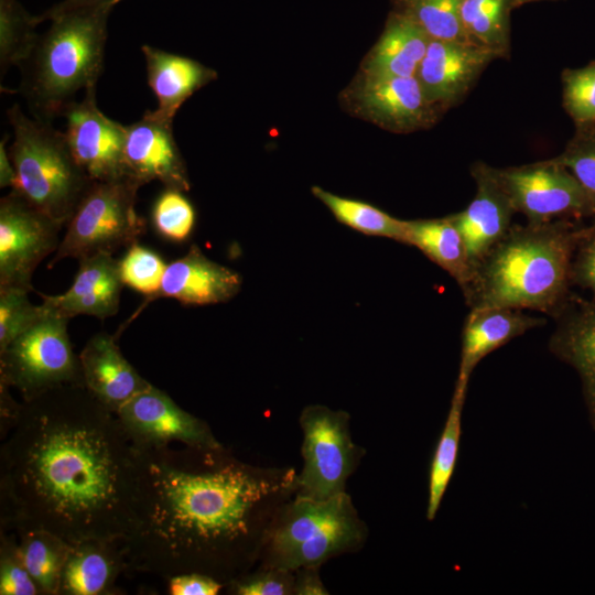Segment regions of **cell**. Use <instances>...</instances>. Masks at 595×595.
Segmentation results:
<instances>
[{
    "instance_id": "cell-46",
    "label": "cell",
    "mask_w": 595,
    "mask_h": 595,
    "mask_svg": "<svg viewBox=\"0 0 595 595\" xmlns=\"http://www.w3.org/2000/svg\"><path fill=\"white\" fill-rule=\"evenodd\" d=\"M593 217H594V223H593V225H592V226H593V227L595 228V216H593Z\"/></svg>"
},
{
    "instance_id": "cell-42",
    "label": "cell",
    "mask_w": 595,
    "mask_h": 595,
    "mask_svg": "<svg viewBox=\"0 0 595 595\" xmlns=\"http://www.w3.org/2000/svg\"><path fill=\"white\" fill-rule=\"evenodd\" d=\"M296 595L328 594L320 576V565L304 566L294 571V591Z\"/></svg>"
},
{
    "instance_id": "cell-37",
    "label": "cell",
    "mask_w": 595,
    "mask_h": 595,
    "mask_svg": "<svg viewBox=\"0 0 595 595\" xmlns=\"http://www.w3.org/2000/svg\"><path fill=\"white\" fill-rule=\"evenodd\" d=\"M554 159L570 171L595 206V129L575 131Z\"/></svg>"
},
{
    "instance_id": "cell-30",
    "label": "cell",
    "mask_w": 595,
    "mask_h": 595,
    "mask_svg": "<svg viewBox=\"0 0 595 595\" xmlns=\"http://www.w3.org/2000/svg\"><path fill=\"white\" fill-rule=\"evenodd\" d=\"M312 193L339 223L368 236L404 244L407 220L398 219L369 203L338 196L318 186H313Z\"/></svg>"
},
{
    "instance_id": "cell-28",
    "label": "cell",
    "mask_w": 595,
    "mask_h": 595,
    "mask_svg": "<svg viewBox=\"0 0 595 595\" xmlns=\"http://www.w3.org/2000/svg\"><path fill=\"white\" fill-rule=\"evenodd\" d=\"M512 0H463L461 20L467 40L494 52L499 58L510 53Z\"/></svg>"
},
{
    "instance_id": "cell-32",
    "label": "cell",
    "mask_w": 595,
    "mask_h": 595,
    "mask_svg": "<svg viewBox=\"0 0 595 595\" xmlns=\"http://www.w3.org/2000/svg\"><path fill=\"white\" fill-rule=\"evenodd\" d=\"M463 0H392L431 40L469 42L461 20ZM470 43V42H469Z\"/></svg>"
},
{
    "instance_id": "cell-2",
    "label": "cell",
    "mask_w": 595,
    "mask_h": 595,
    "mask_svg": "<svg viewBox=\"0 0 595 595\" xmlns=\"http://www.w3.org/2000/svg\"><path fill=\"white\" fill-rule=\"evenodd\" d=\"M293 468H263L224 447L167 445L138 450L126 536L127 572L166 580L209 575L224 585L259 560L278 509L296 494Z\"/></svg>"
},
{
    "instance_id": "cell-40",
    "label": "cell",
    "mask_w": 595,
    "mask_h": 595,
    "mask_svg": "<svg viewBox=\"0 0 595 595\" xmlns=\"http://www.w3.org/2000/svg\"><path fill=\"white\" fill-rule=\"evenodd\" d=\"M593 227V226H592ZM571 280L595 295V228L578 245L571 269Z\"/></svg>"
},
{
    "instance_id": "cell-12",
    "label": "cell",
    "mask_w": 595,
    "mask_h": 595,
    "mask_svg": "<svg viewBox=\"0 0 595 595\" xmlns=\"http://www.w3.org/2000/svg\"><path fill=\"white\" fill-rule=\"evenodd\" d=\"M344 96L357 116L397 133L430 128L441 113L428 100L415 76L376 77L359 73Z\"/></svg>"
},
{
    "instance_id": "cell-26",
    "label": "cell",
    "mask_w": 595,
    "mask_h": 595,
    "mask_svg": "<svg viewBox=\"0 0 595 595\" xmlns=\"http://www.w3.org/2000/svg\"><path fill=\"white\" fill-rule=\"evenodd\" d=\"M404 244L418 248L445 270L462 291L467 286L473 270L464 239L451 215L407 220Z\"/></svg>"
},
{
    "instance_id": "cell-13",
    "label": "cell",
    "mask_w": 595,
    "mask_h": 595,
    "mask_svg": "<svg viewBox=\"0 0 595 595\" xmlns=\"http://www.w3.org/2000/svg\"><path fill=\"white\" fill-rule=\"evenodd\" d=\"M117 414L137 450L167 445L218 448L209 425L150 385L122 404Z\"/></svg>"
},
{
    "instance_id": "cell-23",
    "label": "cell",
    "mask_w": 595,
    "mask_h": 595,
    "mask_svg": "<svg viewBox=\"0 0 595 595\" xmlns=\"http://www.w3.org/2000/svg\"><path fill=\"white\" fill-rule=\"evenodd\" d=\"M71 548L61 574L58 595H110L127 572L120 541L84 540Z\"/></svg>"
},
{
    "instance_id": "cell-10",
    "label": "cell",
    "mask_w": 595,
    "mask_h": 595,
    "mask_svg": "<svg viewBox=\"0 0 595 595\" xmlns=\"http://www.w3.org/2000/svg\"><path fill=\"white\" fill-rule=\"evenodd\" d=\"M494 172L516 213L530 223L595 216V206L580 183L554 158L520 166L494 167Z\"/></svg>"
},
{
    "instance_id": "cell-24",
    "label": "cell",
    "mask_w": 595,
    "mask_h": 595,
    "mask_svg": "<svg viewBox=\"0 0 595 595\" xmlns=\"http://www.w3.org/2000/svg\"><path fill=\"white\" fill-rule=\"evenodd\" d=\"M147 79L158 99L155 113L173 122L180 107L197 90L217 77L199 62L150 45H142Z\"/></svg>"
},
{
    "instance_id": "cell-34",
    "label": "cell",
    "mask_w": 595,
    "mask_h": 595,
    "mask_svg": "<svg viewBox=\"0 0 595 595\" xmlns=\"http://www.w3.org/2000/svg\"><path fill=\"white\" fill-rule=\"evenodd\" d=\"M151 218L155 230L162 237L182 242L193 231L195 209L184 192L164 187L153 203Z\"/></svg>"
},
{
    "instance_id": "cell-22",
    "label": "cell",
    "mask_w": 595,
    "mask_h": 595,
    "mask_svg": "<svg viewBox=\"0 0 595 595\" xmlns=\"http://www.w3.org/2000/svg\"><path fill=\"white\" fill-rule=\"evenodd\" d=\"M549 348L578 374L592 428L595 430V304L569 301L555 315Z\"/></svg>"
},
{
    "instance_id": "cell-27",
    "label": "cell",
    "mask_w": 595,
    "mask_h": 595,
    "mask_svg": "<svg viewBox=\"0 0 595 595\" xmlns=\"http://www.w3.org/2000/svg\"><path fill=\"white\" fill-rule=\"evenodd\" d=\"M17 554L36 583L40 594L58 595L61 574L71 544L43 530H17Z\"/></svg>"
},
{
    "instance_id": "cell-20",
    "label": "cell",
    "mask_w": 595,
    "mask_h": 595,
    "mask_svg": "<svg viewBox=\"0 0 595 595\" xmlns=\"http://www.w3.org/2000/svg\"><path fill=\"white\" fill-rule=\"evenodd\" d=\"M545 323L543 317L531 316L517 309H472L462 332L461 361L454 390L466 393L470 375L483 358Z\"/></svg>"
},
{
    "instance_id": "cell-5",
    "label": "cell",
    "mask_w": 595,
    "mask_h": 595,
    "mask_svg": "<svg viewBox=\"0 0 595 595\" xmlns=\"http://www.w3.org/2000/svg\"><path fill=\"white\" fill-rule=\"evenodd\" d=\"M368 528L345 491L327 499L294 495L275 512L260 551L261 566L295 571L364 545Z\"/></svg>"
},
{
    "instance_id": "cell-18",
    "label": "cell",
    "mask_w": 595,
    "mask_h": 595,
    "mask_svg": "<svg viewBox=\"0 0 595 595\" xmlns=\"http://www.w3.org/2000/svg\"><path fill=\"white\" fill-rule=\"evenodd\" d=\"M79 267L69 289L57 295H45L42 304L48 310L71 318L89 315L100 320L113 316L120 304L125 286L119 260L112 255H96L78 260Z\"/></svg>"
},
{
    "instance_id": "cell-31",
    "label": "cell",
    "mask_w": 595,
    "mask_h": 595,
    "mask_svg": "<svg viewBox=\"0 0 595 595\" xmlns=\"http://www.w3.org/2000/svg\"><path fill=\"white\" fill-rule=\"evenodd\" d=\"M37 15H31L18 0H0L1 75L12 66H21L33 51L40 34Z\"/></svg>"
},
{
    "instance_id": "cell-9",
    "label": "cell",
    "mask_w": 595,
    "mask_h": 595,
    "mask_svg": "<svg viewBox=\"0 0 595 595\" xmlns=\"http://www.w3.org/2000/svg\"><path fill=\"white\" fill-rule=\"evenodd\" d=\"M349 421L347 412L326 405L303 409L299 419L303 466L295 495L322 500L346 491L347 480L365 454L351 439Z\"/></svg>"
},
{
    "instance_id": "cell-36",
    "label": "cell",
    "mask_w": 595,
    "mask_h": 595,
    "mask_svg": "<svg viewBox=\"0 0 595 595\" xmlns=\"http://www.w3.org/2000/svg\"><path fill=\"white\" fill-rule=\"evenodd\" d=\"M29 292L23 288L0 286V351L44 314L42 304L30 301Z\"/></svg>"
},
{
    "instance_id": "cell-43",
    "label": "cell",
    "mask_w": 595,
    "mask_h": 595,
    "mask_svg": "<svg viewBox=\"0 0 595 595\" xmlns=\"http://www.w3.org/2000/svg\"><path fill=\"white\" fill-rule=\"evenodd\" d=\"M7 137L2 139L0 143V186L13 187L17 180V173L13 162L10 158L9 151H7L6 142Z\"/></svg>"
},
{
    "instance_id": "cell-19",
    "label": "cell",
    "mask_w": 595,
    "mask_h": 595,
    "mask_svg": "<svg viewBox=\"0 0 595 595\" xmlns=\"http://www.w3.org/2000/svg\"><path fill=\"white\" fill-rule=\"evenodd\" d=\"M241 284L239 273L192 245L185 256L167 263L155 298L174 299L184 305L217 304L235 298Z\"/></svg>"
},
{
    "instance_id": "cell-7",
    "label": "cell",
    "mask_w": 595,
    "mask_h": 595,
    "mask_svg": "<svg viewBox=\"0 0 595 595\" xmlns=\"http://www.w3.org/2000/svg\"><path fill=\"white\" fill-rule=\"evenodd\" d=\"M141 185L129 176L93 182L69 220L66 232L48 263L96 255H113L138 242L145 231L136 208Z\"/></svg>"
},
{
    "instance_id": "cell-8",
    "label": "cell",
    "mask_w": 595,
    "mask_h": 595,
    "mask_svg": "<svg viewBox=\"0 0 595 595\" xmlns=\"http://www.w3.org/2000/svg\"><path fill=\"white\" fill-rule=\"evenodd\" d=\"M42 306L44 314L0 351V385L18 390L22 401L84 385L79 355L67 332L69 318Z\"/></svg>"
},
{
    "instance_id": "cell-3",
    "label": "cell",
    "mask_w": 595,
    "mask_h": 595,
    "mask_svg": "<svg viewBox=\"0 0 595 595\" xmlns=\"http://www.w3.org/2000/svg\"><path fill=\"white\" fill-rule=\"evenodd\" d=\"M593 231L567 219L511 225L463 290L469 309L508 307L556 315L567 302L574 253Z\"/></svg>"
},
{
    "instance_id": "cell-25",
    "label": "cell",
    "mask_w": 595,
    "mask_h": 595,
    "mask_svg": "<svg viewBox=\"0 0 595 595\" xmlns=\"http://www.w3.org/2000/svg\"><path fill=\"white\" fill-rule=\"evenodd\" d=\"M431 39L408 15L392 11L376 44L366 55L360 74L376 77H412Z\"/></svg>"
},
{
    "instance_id": "cell-15",
    "label": "cell",
    "mask_w": 595,
    "mask_h": 595,
    "mask_svg": "<svg viewBox=\"0 0 595 595\" xmlns=\"http://www.w3.org/2000/svg\"><path fill=\"white\" fill-rule=\"evenodd\" d=\"M173 122L154 110L126 126L125 166L127 175L141 186L159 181L166 188L187 192L191 182L182 153L173 136Z\"/></svg>"
},
{
    "instance_id": "cell-4",
    "label": "cell",
    "mask_w": 595,
    "mask_h": 595,
    "mask_svg": "<svg viewBox=\"0 0 595 595\" xmlns=\"http://www.w3.org/2000/svg\"><path fill=\"white\" fill-rule=\"evenodd\" d=\"M119 2L50 15L48 30L20 66L21 91L35 118L62 116L80 89L96 87L104 67L108 18Z\"/></svg>"
},
{
    "instance_id": "cell-38",
    "label": "cell",
    "mask_w": 595,
    "mask_h": 595,
    "mask_svg": "<svg viewBox=\"0 0 595 595\" xmlns=\"http://www.w3.org/2000/svg\"><path fill=\"white\" fill-rule=\"evenodd\" d=\"M237 595H291L294 591V571L260 566L229 584Z\"/></svg>"
},
{
    "instance_id": "cell-33",
    "label": "cell",
    "mask_w": 595,
    "mask_h": 595,
    "mask_svg": "<svg viewBox=\"0 0 595 595\" xmlns=\"http://www.w3.org/2000/svg\"><path fill=\"white\" fill-rule=\"evenodd\" d=\"M562 105L575 131L595 129V61L562 72Z\"/></svg>"
},
{
    "instance_id": "cell-39",
    "label": "cell",
    "mask_w": 595,
    "mask_h": 595,
    "mask_svg": "<svg viewBox=\"0 0 595 595\" xmlns=\"http://www.w3.org/2000/svg\"><path fill=\"white\" fill-rule=\"evenodd\" d=\"M0 594L1 595H36L40 589L21 563L15 543L2 536L0 548Z\"/></svg>"
},
{
    "instance_id": "cell-21",
    "label": "cell",
    "mask_w": 595,
    "mask_h": 595,
    "mask_svg": "<svg viewBox=\"0 0 595 595\" xmlns=\"http://www.w3.org/2000/svg\"><path fill=\"white\" fill-rule=\"evenodd\" d=\"M79 360L85 387L115 412L151 385L107 333L94 335L82 349Z\"/></svg>"
},
{
    "instance_id": "cell-45",
    "label": "cell",
    "mask_w": 595,
    "mask_h": 595,
    "mask_svg": "<svg viewBox=\"0 0 595 595\" xmlns=\"http://www.w3.org/2000/svg\"><path fill=\"white\" fill-rule=\"evenodd\" d=\"M541 1V0H512L513 7H518L528 2Z\"/></svg>"
},
{
    "instance_id": "cell-14",
    "label": "cell",
    "mask_w": 595,
    "mask_h": 595,
    "mask_svg": "<svg viewBox=\"0 0 595 595\" xmlns=\"http://www.w3.org/2000/svg\"><path fill=\"white\" fill-rule=\"evenodd\" d=\"M85 93L80 101H72L62 112L74 159L93 182L128 176L123 159L126 126L99 110L96 87Z\"/></svg>"
},
{
    "instance_id": "cell-16",
    "label": "cell",
    "mask_w": 595,
    "mask_h": 595,
    "mask_svg": "<svg viewBox=\"0 0 595 595\" xmlns=\"http://www.w3.org/2000/svg\"><path fill=\"white\" fill-rule=\"evenodd\" d=\"M495 58L494 52L469 42L431 40L418 78L428 100L440 111L459 101Z\"/></svg>"
},
{
    "instance_id": "cell-41",
    "label": "cell",
    "mask_w": 595,
    "mask_h": 595,
    "mask_svg": "<svg viewBox=\"0 0 595 595\" xmlns=\"http://www.w3.org/2000/svg\"><path fill=\"white\" fill-rule=\"evenodd\" d=\"M167 582L172 595H216L224 587L218 580L201 573L175 575Z\"/></svg>"
},
{
    "instance_id": "cell-44",
    "label": "cell",
    "mask_w": 595,
    "mask_h": 595,
    "mask_svg": "<svg viewBox=\"0 0 595 595\" xmlns=\"http://www.w3.org/2000/svg\"><path fill=\"white\" fill-rule=\"evenodd\" d=\"M122 0H64L55 6H53L51 9L45 11L42 15H37L40 22L45 21L50 15L56 14L60 12L83 8V7H89V6H96L107 2H120Z\"/></svg>"
},
{
    "instance_id": "cell-11",
    "label": "cell",
    "mask_w": 595,
    "mask_h": 595,
    "mask_svg": "<svg viewBox=\"0 0 595 595\" xmlns=\"http://www.w3.org/2000/svg\"><path fill=\"white\" fill-rule=\"evenodd\" d=\"M64 225L43 214L15 191L0 201V286L32 291L36 267L55 253Z\"/></svg>"
},
{
    "instance_id": "cell-29",
    "label": "cell",
    "mask_w": 595,
    "mask_h": 595,
    "mask_svg": "<svg viewBox=\"0 0 595 595\" xmlns=\"http://www.w3.org/2000/svg\"><path fill=\"white\" fill-rule=\"evenodd\" d=\"M465 399L466 394L453 392L451 407L432 455L426 505V519L429 521L435 518L456 468Z\"/></svg>"
},
{
    "instance_id": "cell-35",
    "label": "cell",
    "mask_w": 595,
    "mask_h": 595,
    "mask_svg": "<svg viewBox=\"0 0 595 595\" xmlns=\"http://www.w3.org/2000/svg\"><path fill=\"white\" fill-rule=\"evenodd\" d=\"M166 266L156 252L136 242L119 260V272L125 285L154 299Z\"/></svg>"
},
{
    "instance_id": "cell-1",
    "label": "cell",
    "mask_w": 595,
    "mask_h": 595,
    "mask_svg": "<svg viewBox=\"0 0 595 595\" xmlns=\"http://www.w3.org/2000/svg\"><path fill=\"white\" fill-rule=\"evenodd\" d=\"M3 424L2 526L68 543L123 539L138 450L117 412L84 385H67L18 403Z\"/></svg>"
},
{
    "instance_id": "cell-6",
    "label": "cell",
    "mask_w": 595,
    "mask_h": 595,
    "mask_svg": "<svg viewBox=\"0 0 595 595\" xmlns=\"http://www.w3.org/2000/svg\"><path fill=\"white\" fill-rule=\"evenodd\" d=\"M7 115L13 128L9 154L17 180L12 190L43 214L66 225L93 181L74 159L64 132L47 120L29 118L19 105Z\"/></svg>"
},
{
    "instance_id": "cell-17",
    "label": "cell",
    "mask_w": 595,
    "mask_h": 595,
    "mask_svg": "<svg viewBox=\"0 0 595 595\" xmlns=\"http://www.w3.org/2000/svg\"><path fill=\"white\" fill-rule=\"evenodd\" d=\"M470 173L476 184L475 196L465 209L451 217L462 234L474 272L483 257L508 231L516 210L493 166L476 162Z\"/></svg>"
}]
</instances>
